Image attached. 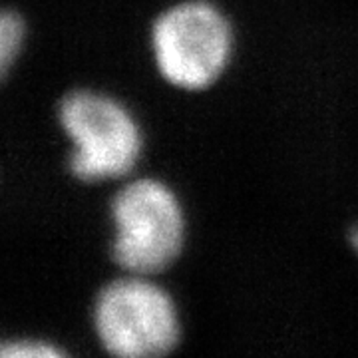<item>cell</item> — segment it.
Here are the masks:
<instances>
[{
    "label": "cell",
    "instance_id": "2",
    "mask_svg": "<svg viewBox=\"0 0 358 358\" xmlns=\"http://www.w3.org/2000/svg\"><path fill=\"white\" fill-rule=\"evenodd\" d=\"M152 52L159 74L181 90H203L227 68L233 30L225 14L205 0H187L155 18Z\"/></svg>",
    "mask_w": 358,
    "mask_h": 358
},
{
    "label": "cell",
    "instance_id": "1",
    "mask_svg": "<svg viewBox=\"0 0 358 358\" xmlns=\"http://www.w3.org/2000/svg\"><path fill=\"white\" fill-rule=\"evenodd\" d=\"M58 120L72 143L68 166L80 181L122 178L138 164L140 126L112 96L92 90L72 92L60 102Z\"/></svg>",
    "mask_w": 358,
    "mask_h": 358
},
{
    "label": "cell",
    "instance_id": "6",
    "mask_svg": "<svg viewBox=\"0 0 358 358\" xmlns=\"http://www.w3.org/2000/svg\"><path fill=\"white\" fill-rule=\"evenodd\" d=\"M0 358H66L58 348L40 341H13L0 348Z\"/></svg>",
    "mask_w": 358,
    "mask_h": 358
},
{
    "label": "cell",
    "instance_id": "5",
    "mask_svg": "<svg viewBox=\"0 0 358 358\" xmlns=\"http://www.w3.org/2000/svg\"><path fill=\"white\" fill-rule=\"evenodd\" d=\"M24 22L20 18V14L6 10L2 13L0 18V64L2 72H6L14 64L18 52L22 48L24 42Z\"/></svg>",
    "mask_w": 358,
    "mask_h": 358
},
{
    "label": "cell",
    "instance_id": "4",
    "mask_svg": "<svg viewBox=\"0 0 358 358\" xmlns=\"http://www.w3.org/2000/svg\"><path fill=\"white\" fill-rule=\"evenodd\" d=\"M94 327L114 358H164L179 338L171 296L143 275L106 285L94 307Z\"/></svg>",
    "mask_w": 358,
    "mask_h": 358
},
{
    "label": "cell",
    "instance_id": "3",
    "mask_svg": "<svg viewBox=\"0 0 358 358\" xmlns=\"http://www.w3.org/2000/svg\"><path fill=\"white\" fill-rule=\"evenodd\" d=\"M114 261L131 275H152L178 259L185 219L176 193L157 179H136L112 201Z\"/></svg>",
    "mask_w": 358,
    "mask_h": 358
},
{
    "label": "cell",
    "instance_id": "7",
    "mask_svg": "<svg viewBox=\"0 0 358 358\" xmlns=\"http://www.w3.org/2000/svg\"><path fill=\"white\" fill-rule=\"evenodd\" d=\"M350 243H352V247L357 249L358 253V225H355L352 231H350Z\"/></svg>",
    "mask_w": 358,
    "mask_h": 358
}]
</instances>
